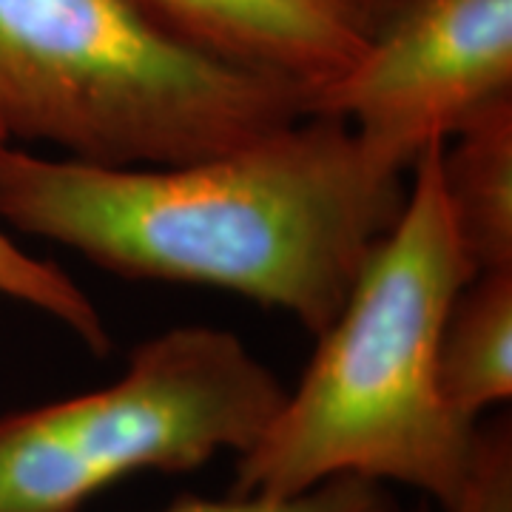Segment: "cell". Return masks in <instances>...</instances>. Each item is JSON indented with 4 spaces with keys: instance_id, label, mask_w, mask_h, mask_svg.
Here are the masks:
<instances>
[{
    "instance_id": "cell-10",
    "label": "cell",
    "mask_w": 512,
    "mask_h": 512,
    "mask_svg": "<svg viewBox=\"0 0 512 512\" xmlns=\"http://www.w3.org/2000/svg\"><path fill=\"white\" fill-rule=\"evenodd\" d=\"M163 512H402V507L384 490V484L356 476H339L288 498L231 495L222 501H211V498L185 495Z\"/></svg>"
},
{
    "instance_id": "cell-9",
    "label": "cell",
    "mask_w": 512,
    "mask_h": 512,
    "mask_svg": "<svg viewBox=\"0 0 512 512\" xmlns=\"http://www.w3.org/2000/svg\"><path fill=\"white\" fill-rule=\"evenodd\" d=\"M3 146H9V137L0 128V148ZM0 296L52 316L97 356H103L111 348L109 330L103 325L100 313L92 299L77 288L72 276L52 262H43L40 256L23 251L3 228H0Z\"/></svg>"
},
{
    "instance_id": "cell-1",
    "label": "cell",
    "mask_w": 512,
    "mask_h": 512,
    "mask_svg": "<svg viewBox=\"0 0 512 512\" xmlns=\"http://www.w3.org/2000/svg\"><path fill=\"white\" fill-rule=\"evenodd\" d=\"M410 171L305 114L245 146L160 168L0 148V220L128 279L220 288L322 336L393 231Z\"/></svg>"
},
{
    "instance_id": "cell-11",
    "label": "cell",
    "mask_w": 512,
    "mask_h": 512,
    "mask_svg": "<svg viewBox=\"0 0 512 512\" xmlns=\"http://www.w3.org/2000/svg\"><path fill=\"white\" fill-rule=\"evenodd\" d=\"M450 512H512V430L507 419L481 427L473 476Z\"/></svg>"
},
{
    "instance_id": "cell-6",
    "label": "cell",
    "mask_w": 512,
    "mask_h": 512,
    "mask_svg": "<svg viewBox=\"0 0 512 512\" xmlns=\"http://www.w3.org/2000/svg\"><path fill=\"white\" fill-rule=\"evenodd\" d=\"M197 46L308 94L348 69L373 35L365 0H143Z\"/></svg>"
},
{
    "instance_id": "cell-8",
    "label": "cell",
    "mask_w": 512,
    "mask_h": 512,
    "mask_svg": "<svg viewBox=\"0 0 512 512\" xmlns=\"http://www.w3.org/2000/svg\"><path fill=\"white\" fill-rule=\"evenodd\" d=\"M439 384L461 416L478 421L512 396V268L473 276L441 330Z\"/></svg>"
},
{
    "instance_id": "cell-4",
    "label": "cell",
    "mask_w": 512,
    "mask_h": 512,
    "mask_svg": "<svg viewBox=\"0 0 512 512\" xmlns=\"http://www.w3.org/2000/svg\"><path fill=\"white\" fill-rule=\"evenodd\" d=\"M282 399L285 387L237 333L165 330L131 350L109 387L0 416V512H77L134 473L242 456Z\"/></svg>"
},
{
    "instance_id": "cell-12",
    "label": "cell",
    "mask_w": 512,
    "mask_h": 512,
    "mask_svg": "<svg viewBox=\"0 0 512 512\" xmlns=\"http://www.w3.org/2000/svg\"><path fill=\"white\" fill-rule=\"evenodd\" d=\"M365 3L367 12H370V20H373V29H376L384 18H390L393 12H399L404 3H410V0H365Z\"/></svg>"
},
{
    "instance_id": "cell-7",
    "label": "cell",
    "mask_w": 512,
    "mask_h": 512,
    "mask_svg": "<svg viewBox=\"0 0 512 512\" xmlns=\"http://www.w3.org/2000/svg\"><path fill=\"white\" fill-rule=\"evenodd\" d=\"M441 188L470 274L512 268V100L441 146Z\"/></svg>"
},
{
    "instance_id": "cell-2",
    "label": "cell",
    "mask_w": 512,
    "mask_h": 512,
    "mask_svg": "<svg viewBox=\"0 0 512 512\" xmlns=\"http://www.w3.org/2000/svg\"><path fill=\"white\" fill-rule=\"evenodd\" d=\"M470 279L433 146L410 168L402 217L319 336L296 393L239 456L231 495L288 498L356 476L453 510L476 467L481 424L444 399L439 342Z\"/></svg>"
},
{
    "instance_id": "cell-5",
    "label": "cell",
    "mask_w": 512,
    "mask_h": 512,
    "mask_svg": "<svg viewBox=\"0 0 512 512\" xmlns=\"http://www.w3.org/2000/svg\"><path fill=\"white\" fill-rule=\"evenodd\" d=\"M512 100V0H410L384 18L308 114L345 120L373 154L410 171L484 111Z\"/></svg>"
},
{
    "instance_id": "cell-3",
    "label": "cell",
    "mask_w": 512,
    "mask_h": 512,
    "mask_svg": "<svg viewBox=\"0 0 512 512\" xmlns=\"http://www.w3.org/2000/svg\"><path fill=\"white\" fill-rule=\"evenodd\" d=\"M308 114V94L180 35L143 0H0V128L69 160H205Z\"/></svg>"
}]
</instances>
